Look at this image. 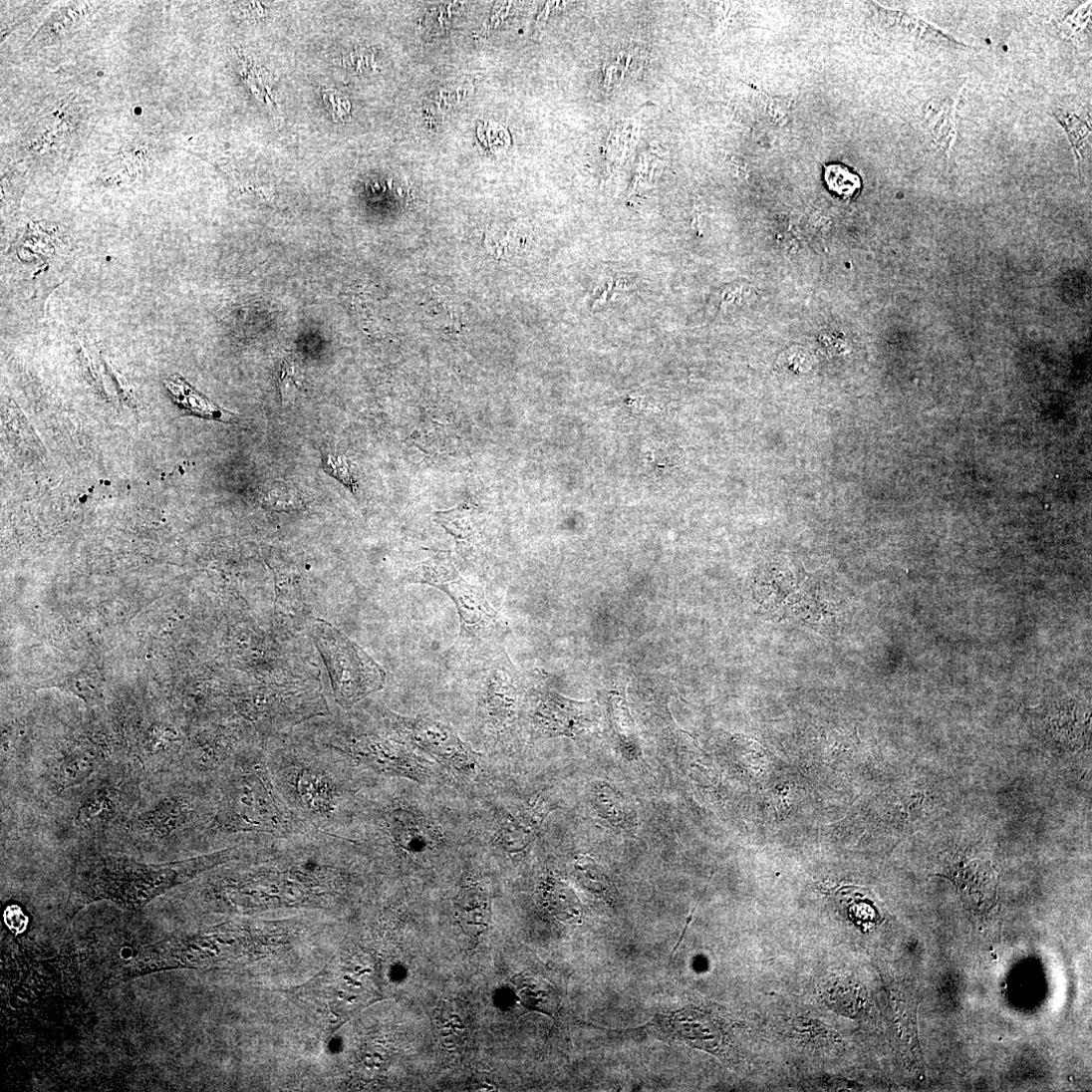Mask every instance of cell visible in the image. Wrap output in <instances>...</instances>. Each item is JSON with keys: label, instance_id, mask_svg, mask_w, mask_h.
I'll return each instance as SVG.
<instances>
[{"label": "cell", "instance_id": "5b68a950", "mask_svg": "<svg viewBox=\"0 0 1092 1092\" xmlns=\"http://www.w3.org/2000/svg\"><path fill=\"white\" fill-rule=\"evenodd\" d=\"M316 638L330 671L335 700L341 707L350 709L383 688L382 669L358 645L324 625L317 626Z\"/></svg>", "mask_w": 1092, "mask_h": 1092}, {"label": "cell", "instance_id": "277c9868", "mask_svg": "<svg viewBox=\"0 0 1092 1092\" xmlns=\"http://www.w3.org/2000/svg\"><path fill=\"white\" fill-rule=\"evenodd\" d=\"M410 581L443 591L454 602L460 619L455 647L476 654L500 648L508 634L507 623L489 603L484 590L469 585L457 572L450 552H434L410 575Z\"/></svg>", "mask_w": 1092, "mask_h": 1092}, {"label": "cell", "instance_id": "8fae6325", "mask_svg": "<svg viewBox=\"0 0 1092 1092\" xmlns=\"http://www.w3.org/2000/svg\"><path fill=\"white\" fill-rule=\"evenodd\" d=\"M434 522L459 541L469 540L476 534V525L468 507L458 506L448 511L436 512Z\"/></svg>", "mask_w": 1092, "mask_h": 1092}, {"label": "cell", "instance_id": "9a60e30c", "mask_svg": "<svg viewBox=\"0 0 1092 1092\" xmlns=\"http://www.w3.org/2000/svg\"><path fill=\"white\" fill-rule=\"evenodd\" d=\"M324 469L326 472L335 477L339 482L347 486L351 491L356 492L357 483L352 468V464L346 456H333L328 454L324 458Z\"/></svg>", "mask_w": 1092, "mask_h": 1092}, {"label": "cell", "instance_id": "2e32d148", "mask_svg": "<svg viewBox=\"0 0 1092 1092\" xmlns=\"http://www.w3.org/2000/svg\"><path fill=\"white\" fill-rule=\"evenodd\" d=\"M324 103L330 109L331 114L337 119H345L350 113V104L341 99L336 93L326 91L323 93Z\"/></svg>", "mask_w": 1092, "mask_h": 1092}, {"label": "cell", "instance_id": "3957f363", "mask_svg": "<svg viewBox=\"0 0 1092 1092\" xmlns=\"http://www.w3.org/2000/svg\"><path fill=\"white\" fill-rule=\"evenodd\" d=\"M213 821L201 839L219 849L255 837L292 839L315 834L282 799L273 784L264 745L243 746L218 775Z\"/></svg>", "mask_w": 1092, "mask_h": 1092}, {"label": "cell", "instance_id": "7c38bea8", "mask_svg": "<svg viewBox=\"0 0 1092 1092\" xmlns=\"http://www.w3.org/2000/svg\"><path fill=\"white\" fill-rule=\"evenodd\" d=\"M825 179L829 188L844 197H854L861 188V178L842 164L826 166Z\"/></svg>", "mask_w": 1092, "mask_h": 1092}, {"label": "cell", "instance_id": "52a82bcc", "mask_svg": "<svg viewBox=\"0 0 1092 1092\" xmlns=\"http://www.w3.org/2000/svg\"><path fill=\"white\" fill-rule=\"evenodd\" d=\"M673 1030L680 1038L705 1050L718 1046L721 1034L714 1022L698 1011H681L671 1016Z\"/></svg>", "mask_w": 1092, "mask_h": 1092}, {"label": "cell", "instance_id": "7a4b0ae2", "mask_svg": "<svg viewBox=\"0 0 1092 1092\" xmlns=\"http://www.w3.org/2000/svg\"><path fill=\"white\" fill-rule=\"evenodd\" d=\"M264 749L271 780L291 811L315 832L349 840L360 767L318 739L272 741Z\"/></svg>", "mask_w": 1092, "mask_h": 1092}, {"label": "cell", "instance_id": "4fadbf2b", "mask_svg": "<svg viewBox=\"0 0 1092 1092\" xmlns=\"http://www.w3.org/2000/svg\"><path fill=\"white\" fill-rule=\"evenodd\" d=\"M114 805L109 795L98 794L89 799L80 810L78 824L88 829L109 821Z\"/></svg>", "mask_w": 1092, "mask_h": 1092}, {"label": "cell", "instance_id": "e0dca14e", "mask_svg": "<svg viewBox=\"0 0 1092 1092\" xmlns=\"http://www.w3.org/2000/svg\"><path fill=\"white\" fill-rule=\"evenodd\" d=\"M576 901V897L570 894L567 889H561V887L555 890L552 896V902L556 910H563L564 908L574 910Z\"/></svg>", "mask_w": 1092, "mask_h": 1092}, {"label": "cell", "instance_id": "ba28073f", "mask_svg": "<svg viewBox=\"0 0 1092 1092\" xmlns=\"http://www.w3.org/2000/svg\"><path fill=\"white\" fill-rule=\"evenodd\" d=\"M513 985L519 1000L525 1006L551 1015L555 1013L558 995L548 981L526 973L516 976Z\"/></svg>", "mask_w": 1092, "mask_h": 1092}, {"label": "cell", "instance_id": "5bb4252c", "mask_svg": "<svg viewBox=\"0 0 1092 1092\" xmlns=\"http://www.w3.org/2000/svg\"><path fill=\"white\" fill-rule=\"evenodd\" d=\"M1054 117L1063 125L1074 149L1076 159L1080 161L1081 152L1090 136L1089 126L1075 114L1058 110L1054 111Z\"/></svg>", "mask_w": 1092, "mask_h": 1092}, {"label": "cell", "instance_id": "8992f818", "mask_svg": "<svg viewBox=\"0 0 1092 1092\" xmlns=\"http://www.w3.org/2000/svg\"><path fill=\"white\" fill-rule=\"evenodd\" d=\"M491 910L489 896L477 886L464 887L455 903L457 922L470 937H479L488 930Z\"/></svg>", "mask_w": 1092, "mask_h": 1092}, {"label": "cell", "instance_id": "30bf717a", "mask_svg": "<svg viewBox=\"0 0 1092 1092\" xmlns=\"http://www.w3.org/2000/svg\"><path fill=\"white\" fill-rule=\"evenodd\" d=\"M929 110V124L933 133V139L944 151H947L951 146L954 136L952 104L948 101L933 102L932 108Z\"/></svg>", "mask_w": 1092, "mask_h": 1092}, {"label": "cell", "instance_id": "9c48e42d", "mask_svg": "<svg viewBox=\"0 0 1092 1092\" xmlns=\"http://www.w3.org/2000/svg\"><path fill=\"white\" fill-rule=\"evenodd\" d=\"M174 402L185 411L207 419H225V413L209 399L191 388L181 377L173 375L164 381Z\"/></svg>", "mask_w": 1092, "mask_h": 1092}, {"label": "cell", "instance_id": "6da1fadb", "mask_svg": "<svg viewBox=\"0 0 1092 1092\" xmlns=\"http://www.w3.org/2000/svg\"><path fill=\"white\" fill-rule=\"evenodd\" d=\"M354 843L322 833L271 838L225 864L218 895L247 908L326 907L345 890Z\"/></svg>", "mask_w": 1092, "mask_h": 1092}]
</instances>
